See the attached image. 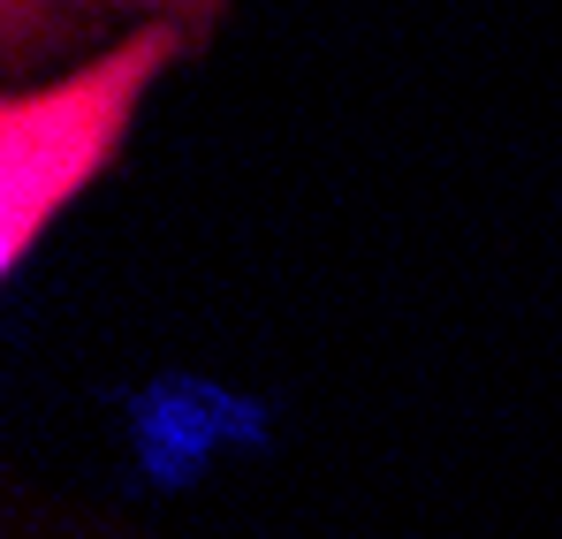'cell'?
<instances>
[{"instance_id": "obj_1", "label": "cell", "mask_w": 562, "mask_h": 539, "mask_svg": "<svg viewBox=\"0 0 562 539\" xmlns=\"http://www.w3.org/2000/svg\"><path fill=\"white\" fill-rule=\"evenodd\" d=\"M205 46L213 31L198 23H137L54 77L0 85V281L54 236V221L92 182H106L145 99Z\"/></svg>"}, {"instance_id": "obj_2", "label": "cell", "mask_w": 562, "mask_h": 539, "mask_svg": "<svg viewBox=\"0 0 562 539\" xmlns=\"http://www.w3.org/2000/svg\"><path fill=\"white\" fill-rule=\"evenodd\" d=\"M137 23H198V31H221L228 23V0H0V85L54 77V69L85 61L99 46H114Z\"/></svg>"}]
</instances>
